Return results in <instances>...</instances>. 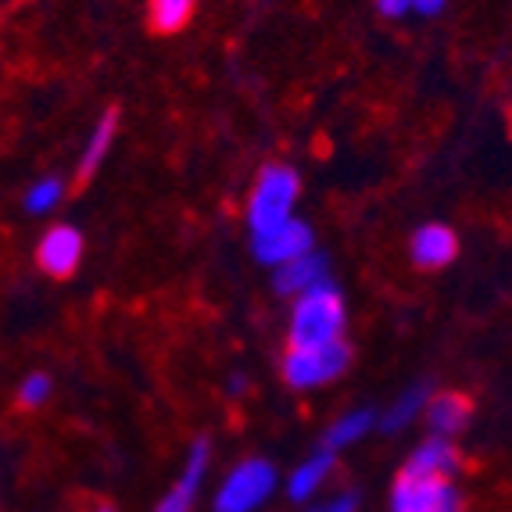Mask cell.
Masks as SVG:
<instances>
[{
	"label": "cell",
	"instance_id": "obj_1",
	"mask_svg": "<svg viewBox=\"0 0 512 512\" xmlns=\"http://www.w3.org/2000/svg\"><path fill=\"white\" fill-rule=\"evenodd\" d=\"M344 312L341 291L330 280L312 287V291L298 294L291 308V326H287V341L291 348H312V344H333L344 341Z\"/></svg>",
	"mask_w": 512,
	"mask_h": 512
},
{
	"label": "cell",
	"instance_id": "obj_2",
	"mask_svg": "<svg viewBox=\"0 0 512 512\" xmlns=\"http://www.w3.org/2000/svg\"><path fill=\"white\" fill-rule=\"evenodd\" d=\"M298 197H301V180L291 165H265L248 194L251 233L269 230V226H280V222L294 219Z\"/></svg>",
	"mask_w": 512,
	"mask_h": 512
},
{
	"label": "cell",
	"instance_id": "obj_3",
	"mask_svg": "<svg viewBox=\"0 0 512 512\" xmlns=\"http://www.w3.org/2000/svg\"><path fill=\"white\" fill-rule=\"evenodd\" d=\"M351 348L344 341L312 344V348H287L283 355V380L294 391H316L323 384H333L348 369Z\"/></svg>",
	"mask_w": 512,
	"mask_h": 512
},
{
	"label": "cell",
	"instance_id": "obj_4",
	"mask_svg": "<svg viewBox=\"0 0 512 512\" xmlns=\"http://www.w3.org/2000/svg\"><path fill=\"white\" fill-rule=\"evenodd\" d=\"M276 487V470L269 459H244L237 462L219 491H215V512H255L262 502H269Z\"/></svg>",
	"mask_w": 512,
	"mask_h": 512
},
{
	"label": "cell",
	"instance_id": "obj_5",
	"mask_svg": "<svg viewBox=\"0 0 512 512\" xmlns=\"http://www.w3.org/2000/svg\"><path fill=\"white\" fill-rule=\"evenodd\" d=\"M391 512H462V498L452 480L402 473L391 491Z\"/></svg>",
	"mask_w": 512,
	"mask_h": 512
},
{
	"label": "cell",
	"instance_id": "obj_6",
	"mask_svg": "<svg viewBox=\"0 0 512 512\" xmlns=\"http://www.w3.org/2000/svg\"><path fill=\"white\" fill-rule=\"evenodd\" d=\"M83 251H86L83 233L76 226H69V222H61V226H51L40 237V244H36V265L47 276H54V280H69L79 269V262H83Z\"/></svg>",
	"mask_w": 512,
	"mask_h": 512
},
{
	"label": "cell",
	"instance_id": "obj_7",
	"mask_svg": "<svg viewBox=\"0 0 512 512\" xmlns=\"http://www.w3.org/2000/svg\"><path fill=\"white\" fill-rule=\"evenodd\" d=\"M251 248H255V258L265 265H283L291 262V258L305 255L312 251V230H308V222H301L298 215L280 226H269V230H258L251 233Z\"/></svg>",
	"mask_w": 512,
	"mask_h": 512
},
{
	"label": "cell",
	"instance_id": "obj_8",
	"mask_svg": "<svg viewBox=\"0 0 512 512\" xmlns=\"http://www.w3.org/2000/svg\"><path fill=\"white\" fill-rule=\"evenodd\" d=\"M205 473H208V441H197L187 452L180 477L169 487V495L154 505V512H190L197 502V491L205 487Z\"/></svg>",
	"mask_w": 512,
	"mask_h": 512
},
{
	"label": "cell",
	"instance_id": "obj_9",
	"mask_svg": "<svg viewBox=\"0 0 512 512\" xmlns=\"http://www.w3.org/2000/svg\"><path fill=\"white\" fill-rule=\"evenodd\" d=\"M409 255L419 269H444L459 255V237L444 222H423L409 240Z\"/></svg>",
	"mask_w": 512,
	"mask_h": 512
},
{
	"label": "cell",
	"instance_id": "obj_10",
	"mask_svg": "<svg viewBox=\"0 0 512 512\" xmlns=\"http://www.w3.org/2000/svg\"><path fill=\"white\" fill-rule=\"evenodd\" d=\"M470 416H473V402L466 394H455V391L430 394L427 409H423L430 437H448V441L470 427Z\"/></svg>",
	"mask_w": 512,
	"mask_h": 512
},
{
	"label": "cell",
	"instance_id": "obj_11",
	"mask_svg": "<svg viewBox=\"0 0 512 512\" xmlns=\"http://www.w3.org/2000/svg\"><path fill=\"white\" fill-rule=\"evenodd\" d=\"M330 280V262L319 251H305V255L291 258V262L276 265V291L283 298H298V294L312 291L319 283Z\"/></svg>",
	"mask_w": 512,
	"mask_h": 512
},
{
	"label": "cell",
	"instance_id": "obj_12",
	"mask_svg": "<svg viewBox=\"0 0 512 512\" xmlns=\"http://www.w3.org/2000/svg\"><path fill=\"white\" fill-rule=\"evenodd\" d=\"M402 473H412V477H444L452 480L459 473V452L448 437H427L419 444L416 452L409 455Z\"/></svg>",
	"mask_w": 512,
	"mask_h": 512
},
{
	"label": "cell",
	"instance_id": "obj_13",
	"mask_svg": "<svg viewBox=\"0 0 512 512\" xmlns=\"http://www.w3.org/2000/svg\"><path fill=\"white\" fill-rule=\"evenodd\" d=\"M330 477H333V452L319 448V452H312L308 459H301L291 470L287 491H291L294 502H308V498H316L319 491H323Z\"/></svg>",
	"mask_w": 512,
	"mask_h": 512
},
{
	"label": "cell",
	"instance_id": "obj_14",
	"mask_svg": "<svg viewBox=\"0 0 512 512\" xmlns=\"http://www.w3.org/2000/svg\"><path fill=\"white\" fill-rule=\"evenodd\" d=\"M115 133H119V115H115V111H104L101 119H97V126L90 129V137H86L83 154H79V165H76L79 180H90V176L101 169L111 144H115Z\"/></svg>",
	"mask_w": 512,
	"mask_h": 512
},
{
	"label": "cell",
	"instance_id": "obj_15",
	"mask_svg": "<svg viewBox=\"0 0 512 512\" xmlns=\"http://www.w3.org/2000/svg\"><path fill=\"white\" fill-rule=\"evenodd\" d=\"M373 427H376L373 409H348L344 416H337L330 423V430H326V437H323V448L337 455V452H344V448H351V444H359Z\"/></svg>",
	"mask_w": 512,
	"mask_h": 512
},
{
	"label": "cell",
	"instance_id": "obj_16",
	"mask_svg": "<svg viewBox=\"0 0 512 512\" xmlns=\"http://www.w3.org/2000/svg\"><path fill=\"white\" fill-rule=\"evenodd\" d=\"M427 398H430L427 387H409V391H402L384 412H380V427H384L387 434H394V430H405L412 419L423 416V409H427Z\"/></svg>",
	"mask_w": 512,
	"mask_h": 512
},
{
	"label": "cell",
	"instance_id": "obj_17",
	"mask_svg": "<svg viewBox=\"0 0 512 512\" xmlns=\"http://www.w3.org/2000/svg\"><path fill=\"white\" fill-rule=\"evenodd\" d=\"M197 0H147V22L154 33H176L190 22Z\"/></svg>",
	"mask_w": 512,
	"mask_h": 512
},
{
	"label": "cell",
	"instance_id": "obj_18",
	"mask_svg": "<svg viewBox=\"0 0 512 512\" xmlns=\"http://www.w3.org/2000/svg\"><path fill=\"white\" fill-rule=\"evenodd\" d=\"M65 194H69V187H65L61 176H40V180L29 183L22 205H26L29 215H51L65 201Z\"/></svg>",
	"mask_w": 512,
	"mask_h": 512
},
{
	"label": "cell",
	"instance_id": "obj_19",
	"mask_svg": "<svg viewBox=\"0 0 512 512\" xmlns=\"http://www.w3.org/2000/svg\"><path fill=\"white\" fill-rule=\"evenodd\" d=\"M51 394H54V380L47 373H29L22 384H18V394H15V402L18 409H43V405L51 402Z\"/></svg>",
	"mask_w": 512,
	"mask_h": 512
},
{
	"label": "cell",
	"instance_id": "obj_20",
	"mask_svg": "<svg viewBox=\"0 0 512 512\" xmlns=\"http://www.w3.org/2000/svg\"><path fill=\"white\" fill-rule=\"evenodd\" d=\"M359 509V498L351 495V491H341V495H330V498H319L316 505H308V512H355Z\"/></svg>",
	"mask_w": 512,
	"mask_h": 512
},
{
	"label": "cell",
	"instance_id": "obj_21",
	"mask_svg": "<svg viewBox=\"0 0 512 512\" xmlns=\"http://www.w3.org/2000/svg\"><path fill=\"white\" fill-rule=\"evenodd\" d=\"M376 11L384 18H405L412 15V0H376Z\"/></svg>",
	"mask_w": 512,
	"mask_h": 512
},
{
	"label": "cell",
	"instance_id": "obj_22",
	"mask_svg": "<svg viewBox=\"0 0 512 512\" xmlns=\"http://www.w3.org/2000/svg\"><path fill=\"white\" fill-rule=\"evenodd\" d=\"M448 0H412V15H441Z\"/></svg>",
	"mask_w": 512,
	"mask_h": 512
},
{
	"label": "cell",
	"instance_id": "obj_23",
	"mask_svg": "<svg viewBox=\"0 0 512 512\" xmlns=\"http://www.w3.org/2000/svg\"><path fill=\"white\" fill-rule=\"evenodd\" d=\"M94 512H115V505H108V502H101V505H94Z\"/></svg>",
	"mask_w": 512,
	"mask_h": 512
}]
</instances>
